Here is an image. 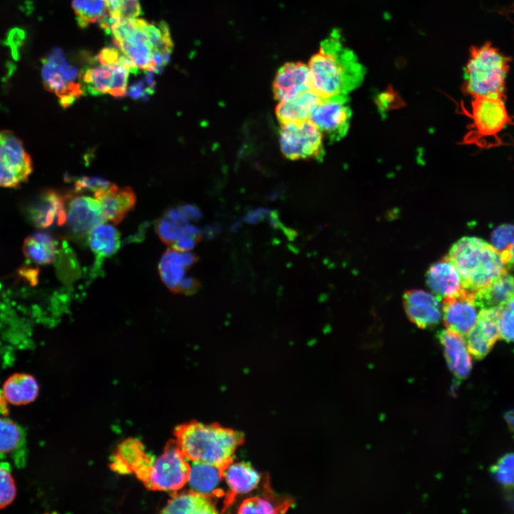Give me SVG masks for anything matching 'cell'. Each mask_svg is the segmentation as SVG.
I'll use <instances>...</instances> for the list:
<instances>
[{
  "label": "cell",
  "instance_id": "19",
  "mask_svg": "<svg viewBox=\"0 0 514 514\" xmlns=\"http://www.w3.org/2000/svg\"><path fill=\"white\" fill-rule=\"evenodd\" d=\"M437 337L452 373L459 379L465 378L472 366L470 353L465 341L460 334L448 328L438 332Z\"/></svg>",
  "mask_w": 514,
  "mask_h": 514
},
{
  "label": "cell",
  "instance_id": "41",
  "mask_svg": "<svg viewBox=\"0 0 514 514\" xmlns=\"http://www.w3.org/2000/svg\"><path fill=\"white\" fill-rule=\"evenodd\" d=\"M113 183L99 176H79L74 178V193L93 192L95 195L109 188Z\"/></svg>",
  "mask_w": 514,
  "mask_h": 514
},
{
  "label": "cell",
  "instance_id": "29",
  "mask_svg": "<svg viewBox=\"0 0 514 514\" xmlns=\"http://www.w3.org/2000/svg\"><path fill=\"white\" fill-rule=\"evenodd\" d=\"M161 513L214 514L218 511L211 498L191 490L173 495Z\"/></svg>",
  "mask_w": 514,
  "mask_h": 514
},
{
  "label": "cell",
  "instance_id": "8",
  "mask_svg": "<svg viewBox=\"0 0 514 514\" xmlns=\"http://www.w3.org/2000/svg\"><path fill=\"white\" fill-rule=\"evenodd\" d=\"M190 463L182 453L177 442L169 440L163 453L151 465L145 487L151 490L176 491L188 480Z\"/></svg>",
  "mask_w": 514,
  "mask_h": 514
},
{
  "label": "cell",
  "instance_id": "11",
  "mask_svg": "<svg viewBox=\"0 0 514 514\" xmlns=\"http://www.w3.org/2000/svg\"><path fill=\"white\" fill-rule=\"evenodd\" d=\"M348 96L322 99L310 120L326 133L331 142L338 141L348 133L352 115Z\"/></svg>",
  "mask_w": 514,
  "mask_h": 514
},
{
  "label": "cell",
  "instance_id": "37",
  "mask_svg": "<svg viewBox=\"0 0 514 514\" xmlns=\"http://www.w3.org/2000/svg\"><path fill=\"white\" fill-rule=\"evenodd\" d=\"M500 338L514 342V298L498 308Z\"/></svg>",
  "mask_w": 514,
  "mask_h": 514
},
{
  "label": "cell",
  "instance_id": "38",
  "mask_svg": "<svg viewBox=\"0 0 514 514\" xmlns=\"http://www.w3.org/2000/svg\"><path fill=\"white\" fill-rule=\"evenodd\" d=\"M186 224L176 223L163 216L157 221L156 231L164 243L172 246L183 234V227Z\"/></svg>",
  "mask_w": 514,
  "mask_h": 514
},
{
  "label": "cell",
  "instance_id": "1",
  "mask_svg": "<svg viewBox=\"0 0 514 514\" xmlns=\"http://www.w3.org/2000/svg\"><path fill=\"white\" fill-rule=\"evenodd\" d=\"M101 27L138 70L159 73L168 64L173 42L166 22L136 17L115 21L109 16Z\"/></svg>",
  "mask_w": 514,
  "mask_h": 514
},
{
  "label": "cell",
  "instance_id": "23",
  "mask_svg": "<svg viewBox=\"0 0 514 514\" xmlns=\"http://www.w3.org/2000/svg\"><path fill=\"white\" fill-rule=\"evenodd\" d=\"M223 482L228 488L226 505L233 497L253 490L261 480L260 474L250 464L232 460L222 469Z\"/></svg>",
  "mask_w": 514,
  "mask_h": 514
},
{
  "label": "cell",
  "instance_id": "48",
  "mask_svg": "<svg viewBox=\"0 0 514 514\" xmlns=\"http://www.w3.org/2000/svg\"><path fill=\"white\" fill-rule=\"evenodd\" d=\"M507 269H511L514 271V245L513 246L506 262Z\"/></svg>",
  "mask_w": 514,
  "mask_h": 514
},
{
  "label": "cell",
  "instance_id": "20",
  "mask_svg": "<svg viewBox=\"0 0 514 514\" xmlns=\"http://www.w3.org/2000/svg\"><path fill=\"white\" fill-rule=\"evenodd\" d=\"M426 282L438 298L455 296L464 289L458 271L448 257L430 266Z\"/></svg>",
  "mask_w": 514,
  "mask_h": 514
},
{
  "label": "cell",
  "instance_id": "13",
  "mask_svg": "<svg viewBox=\"0 0 514 514\" xmlns=\"http://www.w3.org/2000/svg\"><path fill=\"white\" fill-rule=\"evenodd\" d=\"M474 292L463 289L458 294L443 298V318L447 328L466 336L475 326L479 311Z\"/></svg>",
  "mask_w": 514,
  "mask_h": 514
},
{
  "label": "cell",
  "instance_id": "24",
  "mask_svg": "<svg viewBox=\"0 0 514 514\" xmlns=\"http://www.w3.org/2000/svg\"><path fill=\"white\" fill-rule=\"evenodd\" d=\"M191 462L188 480L191 489L210 498L223 495L224 491L221 488L223 482L222 469L208 463Z\"/></svg>",
  "mask_w": 514,
  "mask_h": 514
},
{
  "label": "cell",
  "instance_id": "32",
  "mask_svg": "<svg viewBox=\"0 0 514 514\" xmlns=\"http://www.w3.org/2000/svg\"><path fill=\"white\" fill-rule=\"evenodd\" d=\"M91 251L98 258L109 257L120 247V233L111 224L101 223L94 227L87 236Z\"/></svg>",
  "mask_w": 514,
  "mask_h": 514
},
{
  "label": "cell",
  "instance_id": "30",
  "mask_svg": "<svg viewBox=\"0 0 514 514\" xmlns=\"http://www.w3.org/2000/svg\"><path fill=\"white\" fill-rule=\"evenodd\" d=\"M56 242L53 236L44 232H37L28 236L23 243V253L29 261L40 265L51 263L57 251Z\"/></svg>",
  "mask_w": 514,
  "mask_h": 514
},
{
  "label": "cell",
  "instance_id": "9",
  "mask_svg": "<svg viewBox=\"0 0 514 514\" xmlns=\"http://www.w3.org/2000/svg\"><path fill=\"white\" fill-rule=\"evenodd\" d=\"M279 143L283 155L290 160H322L323 133L310 120L281 124Z\"/></svg>",
  "mask_w": 514,
  "mask_h": 514
},
{
  "label": "cell",
  "instance_id": "27",
  "mask_svg": "<svg viewBox=\"0 0 514 514\" xmlns=\"http://www.w3.org/2000/svg\"><path fill=\"white\" fill-rule=\"evenodd\" d=\"M513 298L514 276L508 271L475 293V302L480 310L498 308Z\"/></svg>",
  "mask_w": 514,
  "mask_h": 514
},
{
  "label": "cell",
  "instance_id": "2",
  "mask_svg": "<svg viewBox=\"0 0 514 514\" xmlns=\"http://www.w3.org/2000/svg\"><path fill=\"white\" fill-rule=\"evenodd\" d=\"M311 90L321 99L348 96L363 81L366 69L346 48L338 29L321 44L308 64Z\"/></svg>",
  "mask_w": 514,
  "mask_h": 514
},
{
  "label": "cell",
  "instance_id": "42",
  "mask_svg": "<svg viewBox=\"0 0 514 514\" xmlns=\"http://www.w3.org/2000/svg\"><path fill=\"white\" fill-rule=\"evenodd\" d=\"M154 72L146 71L143 79L132 84L127 89L128 96L133 99L147 100L154 93Z\"/></svg>",
  "mask_w": 514,
  "mask_h": 514
},
{
  "label": "cell",
  "instance_id": "36",
  "mask_svg": "<svg viewBox=\"0 0 514 514\" xmlns=\"http://www.w3.org/2000/svg\"><path fill=\"white\" fill-rule=\"evenodd\" d=\"M491 472L498 482L503 486L514 487V453L502 457L491 468Z\"/></svg>",
  "mask_w": 514,
  "mask_h": 514
},
{
  "label": "cell",
  "instance_id": "46",
  "mask_svg": "<svg viewBox=\"0 0 514 514\" xmlns=\"http://www.w3.org/2000/svg\"><path fill=\"white\" fill-rule=\"evenodd\" d=\"M179 210L186 218L191 219H198L200 218V211L193 206H182L179 208Z\"/></svg>",
  "mask_w": 514,
  "mask_h": 514
},
{
  "label": "cell",
  "instance_id": "3",
  "mask_svg": "<svg viewBox=\"0 0 514 514\" xmlns=\"http://www.w3.org/2000/svg\"><path fill=\"white\" fill-rule=\"evenodd\" d=\"M173 433L188 460L221 469L233 460L236 449L244 440L243 435L238 431L195 420L178 425Z\"/></svg>",
  "mask_w": 514,
  "mask_h": 514
},
{
  "label": "cell",
  "instance_id": "7",
  "mask_svg": "<svg viewBox=\"0 0 514 514\" xmlns=\"http://www.w3.org/2000/svg\"><path fill=\"white\" fill-rule=\"evenodd\" d=\"M41 77L45 89L54 93L60 105L66 109L84 93L82 71L67 61L59 48L42 60Z\"/></svg>",
  "mask_w": 514,
  "mask_h": 514
},
{
  "label": "cell",
  "instance_id": "6",
  "mask_svg": "<svg viewBox=\"0 0 514 514\" xmlns=\"http://www.w3.org/2000/svg\"><path fill=\"white\" fill-rule=\"evenodd\" d=\"M97 65L84 69L81 81L86 91L92 96L109 94L114 97H124L127 92L130 73L138 69L119 49L105 47L96 57Z\"/></svg>",
  "mask_w": 514,
  "mask_h": 514
},
{
  "label": "cell",
  "instance_id": "47",
  "mask_svg": "<svg viewBox=\"0 0 514 514\" xmlns=\"http://www.w3.org/2000/svg\"><path fill=\"white\" fill-rule=\"evenodd\" d=\"M505 418L510 428L514 433V409L508 411L505 415Z\"/></svg>",
  "mask_w": 514,
  "mask_h": 514
},
{
  "label": "cell",
  "instance_id": "12",
  "mask_svg": "<svg viewBox=\"0 0 514 514\" xmlns=\"http://www.w3.org/2000/svg\"><path fill=\"white\" fill-rule=\"evenodd\" d=\"M64 195L66 223L75 238L81 239L87 237L94 227L106 221L101 205L96 198L71 193Z\"/></svg>",
  "mask_w": 514,
  "mask_h": 514
},
{
  "label": "cell",
  "instance_id": "34",
  "mask_svg": "<svg viewBox=\"0 0 514 514\" xmlns=\"http://www.w3.org/2000/svg\"><path fill=\"white\" fill-rule=\"evenodd\" d=\"M491 245L501 255L505 266L509 253L514 245V225L502 224L491 233Z\"/></svg>",
  "mask_w": 514,
  "mask_h": 514
},
{
  "label": "cell",
  "instance_id": "14",
  "mask_svg": "<svg viewBox=\"0 0 514 514\" xmlns=\"http://www.w3.org/2000/svg\"><path fill=\"white\" fill-rule=\"evenodd\" d=\"M154 458L146 453L143 443L135 438L124 440L112 457L111 468L120 474L134 473L144 483Z\"/></svg>",
  "mask_w": 514,
  "mask_h": 514
},
{
  "label": "cell",
  "instance_id": "4",
  "mask_svg": "<svg viewBox=\"0 0 514 514\" xmlns=\"http://www.w3.org/2000/svg\"><path fill=\"white\" fill-rule=\"evenodd\" d=\"M447 257L458 271L464 288L474 293L507 271L501 255L491 244L477 237L459 239Z\"/></svg>",
  "mask_w": 514,
  "mask_h": 514
},
{
  "label": "cell",
  "instance_id": "40",
  "mask_svg": "<svg viewBox=\"0 0 514 514\" xmlns=\"http://www.w3.org/2000/svg\"><path fill=\"white\" fill-rule=\"evenodd\" d=\"M280 508L268 499L261 497H252L246 499L239 506V513H276Z\"/></svg>",
  "mask_w": 514,
  "mask_h": 514
},
{
  "label": "cell",
  "instance_id": "35",
  "mask_svg": "<svg viewBox=\"0 0 514 514\" xmlns=\"http://www.w3.org/2000/svg\"><path fill=\"white\" fill-rule=\"evenodd\" d=\"M109 16L115 21L136 18L141 9L140 0H105Z\"/></svg>",
  "mask_w": 514,
  "mask_h": 514
},
{
  "label": "cell",
  "instance_id": "43",
  "mask_svg": "<svg viewBox=\"0 0 514 514\" xmlns=\"http://www.w3.org/2000/svg\"><path fill=\"white\" fill-rule=\"evenodd\" d=\"M25 39V32L19 28L11 29L6 37V43L10 47L12 57L14 60L19 59V48L22 46Z\"/></svg>",
  "mask_w": 514,
  "mask_h": 514
},
{
  "label": "cell",
  "instance_id": "31",
  "mask_svg": "<svg viewBox=\"0 0 514 514\" xmlns=\"http://www.w3.org/2000/svg\"><path fill=\"white\" fill-rule=\"evenodd\" d=\"M26 440L23 429L14 421L0 417V458H12L23 455Z\"/></svg>",
  "mask_w": 514,
  "mask_h": 514
},
{
  "label": "cell",
  "instance_id": "44",
  "mask_svg": "<svg viewBox=\"0 0 514 514\" xmlns=\"http://www.w3.org/2000/svg\"><path fill=\"white\" fill-rule=\"evenodd\" d=\"M198 238V237L192 235L183 233L171 246L172 248L178 251H188L193 248Z\"/></svg>",
  "mask_w": 514,
  "mask_h": 514
},
{
  "label": "cell",
  "instance_id": "18",
  "mask_svg": "<svg viewBox=\"0 0 514 514\" xmlns=\"http://www.w3.org/2000/svg\"><path fill=\"white\" fill-rule=\"evenodd\" d=\"M473 111L475 126L483 134L499 131L507 122L508 116L502 97H475Z\"/></svg>",
  "mask_w": 514,
  "mask_h": 514
},
{
  "label": "cell",
  "instance_id": "5",
  "mask_svg": "<svg viewBox=\"0 0 514 514\" xmlns=\"http://www.w3.org/2000/svg\"><path fill=\"white\" fill-rule=\"evenodd\" d=\"M510 58L490 43L474 46L464 70V89L474 97H502Z\"/></svg>",
  "mask_w": 514,
  "mask_h": 514
},
{
  "label": "cell",
  "instance_id": "26",
  "mask_svg": "<svg viewBox=\"0 0 514 514\" xmlns=\"http://www.w3.org/2000/svg\"><path fill=\"white\" fill-rule=\"evenodd\" d=\"M321 100L313 91H308L292 99L279 101L276 107V116L281 124L308 120Z\"/></svg>",
  "mask_w": 514,
  "mask_h": 514
},
{
  "label": "cell",
  "instance_id": "15",
  "mask_svg": "<svg viewBox=\"0 0 514 514\" xmlns=\"http://www.w3.org/2000/svg\"><path fill=\"white\" fill-rule=\"evenodd\" d=\"M465 336L470 355L476 359L484 358L500 338L498 308L481 309L475 326Z\"/></svg>",
  "mask_w": 514,
  "mask_h": 514
},
{
  "label": "cell",
  "instance_id": "33",
  "mask_svg": "<svg viewBox=\"0 0 514 514\" xmlns=\"http://www.w3.org/2000/svg\"><path fill=\"white\" fill-rule=\"evenodd\" d=\"M72 7L81 28L101 24L109 16L105 0H73Z\"/></svg>",
  "mask_w": 514,
  "mask_h": 514
},
{
  "label": "cell",
  "instance_id": "28",
  "mask_svg": "<svg viewBox=\"0 0 514 514\" xmlns=\"http://www.w3.org/2000/svg\"><path fill=\"white\" fill-rule=\"evenodd\" d=\"M39 390L38 383L33 376L16 373L4 382L2 394L8 403L21 405L34 401L39 395Z\"/></svg>",
  "mask_w": 514,
  "mask_h": 514
},
{
  "label": "cell",
  "instance_id": "16",
  "mask_svg": "<svg viewBox=\"0 0 514 514\" xmlns=\"http://www.w3.org/2000/svg\"><path fill=\"white\" fill-rule=\"evenodd\" d=\"M403 306L409 320L420 328H433L440 321L442 308L439 298L429 292L420 289L406 291Z\"/></svg>",
  "mask_w": 514,
  "mask_h": 514
},
{
  "label": "cell",
  "instance_id": "21",
  "mask_svg": "<svg viewBox=\"0 0 514 514\" xmlns=\"http://www.w3.org/2000/svg\"><path fill=\"white\" fill-rule=\"evenodd\" d=\"M29 213L33 221L39 227H48L55 220L59 225L65 224L66 211L64 195L51 189L42 191L30 206Z\"/></svg>",
  "mask_w": 514,
  "mask_h": 514
},
{
  "label": "cell",
  "instance_id": "45",
  "mask_svg": "<svg viewBox=\"0 0 514 514\" xmlns=\"http://www.w3.org/2000/svg\"><path fill=\"white\" fill-rule=\"evenodd\" d=\"M196 287L197 283L193 278L191 277H184L179 283L176 292L190 293L194 291Z\"/></svg>",
  "mask_w": 514,
  "mask_h": 514
},
{
  "label": "cell",
  "instance_id": "10",
  "mask_svg": "<svg viewBox=\"0 0 514 514\" xmlns=\"http://www.w3.org/2000/svg\"><path fill=\"white\" fill-rule=\"evenodd\" d=\"M32 170L31 159L21 140L11 131H0V186H19Z\"/></svg>",
  "mask_w": 514,
  "mask_h": 514
},
{
  "label": "cell",
  "instance_id": "39",
  "mask_svg": "<svg viewBox=\"0 0 514 514\" xmlns=\"http://www.w3.org/2000/svg\"><path fill=\"white\" fill-rule=\"evenodd\" d=\"M16 496L14 478L5 465H0V509L13 503Z\"/></svg>",
  "mask_w": 514,
  "mask_h": 514
},
{
  "label": "cell",
  "instance_id": "22",
  "mask_svg": "<svg viewBox=\"0 0 514 514\" xmlns=\"http://www.w3.org/2000/svg\"><path fill=\"white\" fill-rule=\"evenodd\" d=\"M94 196L101 205L105 220L114 224L120 223L133 209L136 201V194L131 188H119L115 184Z\"/></svg>",
  "mask_w": 514,
  "mask_h": 514
},
{
  "label": "cell",
  "instance_id": "25",
  "mask_svg": "<svg viewBox=\"0 0 514 514\" xmlns=\"http://www.w3.org/2000/svg\"><path fill=\"white\" fill-rule=\"evenodd\" d=\"M195 261V256L188 251L171 248L163 254L158 264V272L162 281L172 292H176L179 283L185 276L186 268L190 267Z\"/></svg>",
  "mask_w": 514,
  "mask_h": 514
},
{
  "label": "cell",
  "instance_id": "17",
  "mask_svg": "<svg viewBox=\"0 0 514 514\" xmlns=\"http://www.w3.org/2000/svg\"><path fill=\"white\" fill-rule=\"evenodd\" d=\"M310 90L311 78L308 65L301 62L286 63L277 71L273 84V95L276 100L288 101Z\"/></svg>",
  "mask_w": 514,
  "mask_h": 514
}]
</instances>
